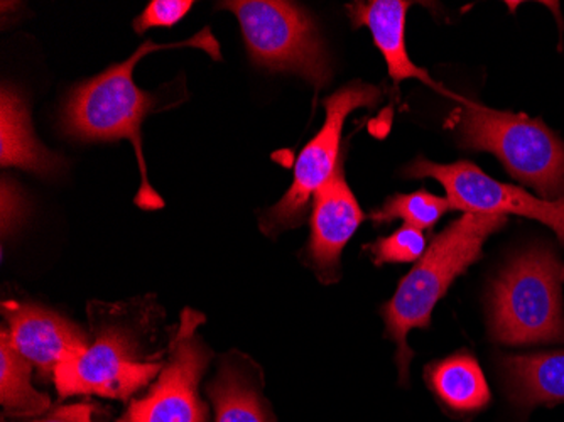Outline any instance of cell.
Segmentation results:
<instances>
[{"label":"cell","instance_id":"obj_11","mask_svg":"<svg viewBox=\"0 0 564 422\" xmlns=\"http://www.w3.org/2000/svg\"><path fill=\"white\" fill-rule=\"evenodd\" d=\"M364 218L362 208L345 181L340 161L337 171L313 198L312 237L306 246V260L323 282L337 281L341 252L364 224Z\"/></svg>","mask_w":564,"mask_h":422},{"label":"cell","instance_id":"obj_19","mask_svg":"<svg viewBox=\"0 0 564 422\" xmlns=\"http://www.w3.org/2000/svg\"><path fill=\"white\" fill-rule=\"evenodd\" d=\"M369 250L377 266L417 262L426 253V237L420 228L404 225L386 239H379L369 246Z\"/></svg>","mask_w":564,"mask_h":422},{"label":"cell","instance_id":"obj_6","mask_svg":"<svg viewBox=\"0 0 564 422\" xmlns=\"http://www.w3.org/2000/svg\"><path fill=\"white\" fill-rule=\"evenodd\" d=\"M94 343L82 354L66 358L55 372L59 398L98 396L127 399L163 372V354H142L141 339L131 328L94 320Z\"/></svg>","mask_w":564,"mask_h":422},{"label":"cell","instance_id":"obj_9","mask_svg":"<svg viewBox=\"0 0 564 422\" xmlns=\"http://www.w3.org/2000/svg\"><path fill=\"white\" fill-rule=\"evenodd\" d=\"M408 177H433L443 184L452 209L465 214L521 215L553 228L564 246V195L560 199L538 198L518 186L503 184L481 173L470 161L436 164L417 158L405 170Z\"/></svg>","mask_w":564,"mask_h":422},{"label":"cell","instance_id":"obj_8","mask_svg":"<svg viewBox=\"0 0 564 422\" xmlns=\"http://www.w3.org/2000/svg\"><path fill=\"white\" fill-rule=\"evenodd\" d=\"M203 322V314L183 311L160 379L144 398L132 401L117 422H207V408L198 393L212 357L196 333Z\"/></svg>","mask_w":564,"mask_h":422},{"label":"cell","instance_id":"obj_3","mask_svg":"<svg viewBox=\"0 0 564 422\" xmlns=\"http://www.w3.org/2000/svg\"><path fill=\"white\" fill-rule=\"evenodd\" d=\"M563 282V262L550 250L532 249L512 260L494 284L492 338L512 347L564 342Z\"/></svg>","mask_w":564,"mask_h":422},{"label":"cell","instance_id":"obj_10","mask_svg":"<svg viewBox=\"0 0 564 422\" xmlns=\"http://www.w3.org/2000/svg\"><path fill=\"white\" fill-rule=\"evenodd\" d=\"M2 314L8 322L2 333L12 347L40 370L43 379L55 380L56 368L90 345L80 326L46 307L4 301Z\"/></svg>","mask_w":564,"mask_h":422},{"label":"cell","instance_id":"obj_2","mask_svg":"<svg viewBox=\"0 0 564 422\" xmlns=\"http://www.w3.org/2000/svg\"><path fill=\"white\" fill-rule=\"evenodd\" d=\"M507 224L506 215L465 214L436 237L423 259L417 260L382 310L386 336L398 345L399 380L409 382V364L414 351L408 335L414 328H430L431 314L456 278L465 274L481 256L490 235Z\"/></svg>","mask_w":564,"mask_h":422},{"label":"cell","instance_id":"obj_16","mask_svg":"<svg viewBox=\"0 0 564 422\" xmlns=\"http://www.w3.org/2000/svg\"><path fill=\"white\" fill-rule=\"evenodd\" d=\"M0 163L21 167L36 174H51L58 170L59 160L46 151L34 138L25 101L14 88H2L0 101Z\"/></svg>","mask_w":564,"mask_h":422},{"label":"cell","instance_id":"obj_12","mask_svg":"<svg viewBox=\"0 0 564 422\" xmlns=\"http://www.w3.org/2000/svg\"><path fill=\"white\" fill-rule=\"evenodd\" d=\"M409 6L411 2L405 0H372V2H354L348 6L347 11L354 28H360V25L369 28L373 43L388 63L389 75L394 84L414 78L434 90L452 95L433 82L426 69L414 65L409 58L404 33L405 12Z\"/></svg>","mask_w":564,"mask_h":422},{"label":"cell","instance_id":"obj_5","mask_svg":"<svg viewBox=\"0 0 564 422\" xmlns=\"http://www.w3.org/2000/svg\"><path fill=\"white\" fill-rule=\"evenodd\" d=\"M242 28L250 59L269 72L303 76L323 88L332 78L328 56L312 19L303 8L282 0H228Z\"/></svg>","mask_w":564,"mask_h":422},{"label":"cell","instance_id":"obj_17","mask_svg":"<svg viewBox=\"0 0 564 422\" xmlns=\"http://www.w3.org/2000/svg\"><path fill=\"white\" fill-rule=\"evenodd\" d=\"M33 364L25 360L0 333V402L6 411L19 415H37L51 405L47 393L31 386Z\"/></svg>","mask_w":564,"mask_h":422},{"label":"cell","instance_id":"obj_1","mask_svg":"<svg viewBox=\"0 0 564 422\" xmlns=\"http://www.w3.org/2000/svg\"><path fill=\"white\" fill-rule=\"evenodd\" d=\"M176 47H196L220 62V44L210 28H203L192 40L182 43L156 44L145 41L131 58L110 66L100 75L76 85L66 100L62 129L68 138L80 142H112L127 139L138 155L141 190L138 203L142 209L163 208L164 202L149 183L148 164L142 152L141 127L156 98L134 84V68L149 53Z\"/></svg>","mask_w":564,"mask_h":422},{"label":"cell","instance_id":"obj_18","mask_svg":"<svg viewBox=\"0 0 564 422\" xmlns=\"http://www.w3.org/2000/svg\"><path fill=\"white\" fill-rule=\"evenodd\" d=\"M452 206H449L448 199L440 198V196L421 190L411 195L392 196L373 212L372 220L380 225L401 218L408 227L427 230L438 224L440 218Z\"/></svg>","mask_w":564,"mask_h":422},{"label":"cell","instance_id":"obj_14","mask_svg":"<svg viewBox=\"0 0 564 422\" xmlns=\"http://www.w3.org/2000/svg\"><path fill=\"white\" fill-rule=\"evenodd\" d=\"M510 399L519 408L564 402V351L510 355L500 360Z\"/></svg>","mask_w":564,"mask_h":422},{"label":"cell","instance_id":"obj_20","mask_svg":"<svg viewBox=\"0 0 564 422\" xmlns=\"http://www.w3.org/2000/svg\"><path fill=\"white\" fill-rule=\"evenodd\" d=\"M192 8V0H152L142 14L134 19L132 28L138 34L152 28H171L182 21Z\"/></svg>","mask_w":564,"mask_h":422},{"label":"cell","instance_id":"obj_15","mask_svg":"<svg viewBox=\"0 0 564 422\" xmlns=\"http://www.w3.org/2000/svg\"><path fill=\"white\" fill-rule=\"evenodd\" d=\"M426 382L446 411L474 414L489 405L492 393L477 358L455 354L426 367Z\"/></svg>","mask_w":564,"mask_h":422},{"label":"cell","instance_id":"obj_7","mask_svg":"<svg viewBox=\"0 0 564 422\" xmlns=\"http://www.w3.org/2000/svg\"><path fill=\"white\" fill-rule=\"evenodd\" d=\"M379 100V88L360 82H354L326 98L325 126L297 155L291 188L281 202L262 215L261 228L265 235H278L303 224L307 205L340 163L338 158L345 120L355 109L373 107Z\"/></svg>","mask_w":564,"mask_h":422},{"label":"cell","instance_id":"obj_4","mask_svg":"<svg viewBox=\"0 0 564 422\" xmlns=\"http://www.w3.org/2000/svg\"><path fill=\"white\" fill-rule=\"evenodd\" d=\"M458 138L465 148L492 152L516 180L529 184L541 198L564 195V144L541 120L487 109L462 101Z\"/></svg>","mask_w":564,"mask_h":422},{"label":"cell","instance_id":"obj_13","mask_svg":"<svg viewBox=\"0 0 564 422\" xmlns=\"http://www.w3.org/2000/svg\"><path fill=\"white\" fill-rule=\"evenodd\" d=\"M262 376L252 365L225 360L208 387L215 405V422H274L262 396Z\"/></svg>","mask_w":564,"mask_h":422},{"label":"cell","instance_id":"obj_21","mask_svg":"<svg viewBox=\"0 0 564 422\" xmlns=\"http://www.w3.org/2000/svg\"><path fill=\"white\" fill-rule=\"evenodd\" d=\"M94 411L95 408L91 404L65 405L51 411L46 418L31 422H95Z\"/></svg>","mask_w":564,"mask_h":422}]
</instances>
